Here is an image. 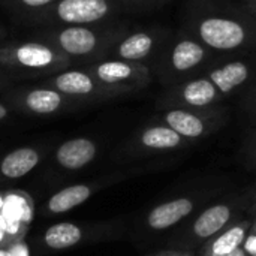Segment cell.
<instances>
[{
    "mask_svg": "<svg viewBox=\"0 0 256 256\" xmlns=\"http://www.w3.org/2000/svg\"><path fill=\"white\" fill-rule=\"evenodd\" d=\"M186 30L216 52L256 48V20L246 10L213 0H194Z\"/></svg>",
    "mask_w": 256,
    "mask_h": 256,
    "instance_id": "obj_1",
    "label": "cell"
},
{
    "mask_svg": "<svg viewBox=\"0 0 256 256\" xmlns=\"http://www.w3.org/2000/svg\"><path fill=\"white\" fill-rule=\"evenodd\" d=\"M218 62L216 51L210 50L184 30V33H177L170 38L168 44L150 68L168 88L204 75Z\"/></svg>",
    "mask_w": 256,
    "mask_h": 256,
    "instance_id": "obj_2",
    "label": "cell"
},
{
    "mask_svg": "<svg viewBox=\"0 0 256 256\" xmlns=\"http://www.w3.org/2000/svg\"><path fill=\"white\" fill-rule=\"evenodd\" d=\"M126 33L124 27L96 30L88 26H68L57 32L54 39L57 50L66 57H99L111 51Z\"/></svg>",
    "mask_w": 256,
    "mask_h": 256,
    "instance_id": "obj_3",
    "label": "cell"
},
{
    "mask_svg": "<svg viewBox=\"0 0 256 256\" xmlns=\"http://www.w3.org/2000/svg\"><path fill=\"white\" fill-rule=\"evenodd\" d=\"M156 120L176 130L186 141L194 142L219 130L226 122V111L220 106L210 110L166 108L160 110Z\"/></svg>",
    "mask_w": 256,
    "mask_h": 256,
    "instance_id": "obj_4",
    "label": "cell"
},
{
    "mask_svg": "<svg viewBox=\"0 0 256 256\" xmlns=\"http://www.w3.org/2000/svg\"><path fill=\"white\" fill-rule=\"evenodd\" d=\"M88 72L106 88L118 96L140 92L152 82V68L142 63H132L118 58H108L94 63Z\"/></svg>",
    "mask_w": 256,
    "mask_h": 256,
    "instance_id": "obj_5",
    "label": "cell"
},
{
    "mask_svg": "<svg viewBox=\"0 0 256 256\" xmlns=\"http://www.w3.org/2000/svg\"><path fill=\"white\" fill-rule=\"evenodd\" d=\"M225 98L216 86L206 76H196L168 87L158 99V108H188V110H210L220 106Z\"/></svg>",
    "mask_w": 256,
    "mask_h": 256,
    "instance_id": "obj_6",
    "label": "cell"
},
{
    "mask_svg": "<svg viewBox=\"0 0 256 256\" xmlns=\"http://www.w3.org/2000/svg\"><path fill=\"white\" fill-rule=\"evenodd\" d=\"M171 36L172 33L164 27L128 32L114 44L110 52L112 54V58L142 64L148 63L150 66L165 48Z\"/></svg>",
    "mask_w": 256,
    "mask_h": 256,
    "instance_id": "obj_7",
    "label": "cell"
},
{
    "mask_svg": "<svg viewBox=\"0 0 256 256\" xmlns=\"http://www.w3.org/2000/svg\"><path fill=\"white\" fill-rule=\"evenodd\" d=\"M68 57L57 48L40 42H22L0 48V66L24 70H54L66 66Z\"/></svg>",
    "mask_w": 256,
    "mask_h": 256,
    "instance_id": "obj_8",
    "label": "cell"
},
{
    "mask_svg": "<svg viewBox=\"0 0 256 256\" xmlns=\"http://www.w3.org/2000/svg\"><path fill=\"white\" fill-rule=\"evenodd\" d=\"M243 210L242 200L222 201L207 207L190 224L184 234L186 244L204 246L208 240L216 237L231 224H234Z\"/></svg>",
    "mask_w": 256,
    "mask_h": 256,
    "instance_id": "obj_9",
    "label": "cell"
},
{
    "mask_svg": "<svg viewBox=\"0 0 256 256\" xmlns=\"http://www.w3.org/2000/svg\"><path fill=\"white\" fill-rule=\"evenodd\" d=\"M220 92L224 98L248 87L256 78V60L234 58L222 60L204 74Z\"/></svg>",
    "mask_w": 256,
    "mask_h": 256,
    "instance_id": "obj_10",
    "label": "cell"
},
{
    "mask_svg": "<svg viewBox=\"0 0 256 256\" xmlns=\"http://www.w3.org/2000/svg\"><path fill=\"white\" fill-rule=\"evenodd\" d=\"M190 142L186 141L176 130L164 123H153L142 128L132 140L130 152L136 156L162 154L168 152H177L188 147Z\"/></svg>",
    "mask_w": 256,
    "mask_h": 256,
    "instance_id": "obj_11",
    "label": "cell"
},
{
    "mask_svg": "<svg viewBox=\"0 0 256 256\" xmlns=\"http://www.w3.org/2000/svg\"><path fill=\"white\" fill-rule=\"evenodd\" d=\"M114 10L112 0H60L52 14L68 26H90L106 20Z\"/></svg>",
    "mask_w": 256,
    "mask_h": 256,
    "instance_id": "obj_12",
    "label": "cell"
},
{
    "mask_svg": "<svg viewBox=\"0 0 256 256\" xmlns=\"http://www.w3.org/2000/svg\"><path fill=\"white\" fill-rule=\"evenodd\" d=\"M52 87L63 96L102 100L118 96L116 92L102 86L88 70H64L52 78Z\"/></svg>",
    "mask_w": 256,
    "mask_h": 256,
    "instance_id": "obj_13",
    "label": "cell"
},
{
    "mask_svg": "<svg viewBox=\"0 0 256 256\" xmlns=\"http://www.w3.org/2000/svg\"><path fill=\"white\" fill-rule=\"evenodd\" d=\"M198 207V198L192 196H182L176 200L165 201L162 204L154 206L146 216L147 228L153 231H166L188 216H190Z\"/></svg>",
    "mask_w": 256,
    "mask_h": 256,
    "instance_id": "obj_14",
    "label": "cell"
},
{
    "mask_svg": "<svg viewBox=\"0 0 256 256\" xmlns=\"http://www.w3.org/2000/svg\"><path fill=\"white\" fill-rule=\"evenodd\" d=\"M252 224L254 218H243L236 220L216 237L208 240L204 246H201L200 256H222L237 250L243 246Z\"/></svg>",
    "mask_w": 256,
    "mask_h": 256,
    "instance_id": "obj_15",
    "label": "cell"
},
{
    "mask_svg": "<svg viewBox=\"0 0 256 256\" xmlns=\"http://www.w3.org/2000/svg\"><path fill=\"white\" fill-rule=\"evenodd\" d=\"M96 154H98L96 142L81 136L63 142L56 152V160L62 168L68 171H76L92 164Z\"/></svg>",
    "mask_w": 256,
    "mask_h": 256,
    "instance_id": "obj_16",
    "label": "cell"
},
{
    "mask_svg": "<svg viewBox=\"0 0 256 256\" xmlns=\"http://www.w3.org/2000/svg\"><path fill=\"white\" fill-rule=\"evenodd\" d=\"M40 156L33 147H20L8 153L0 162V172L6 178H21L39 164Z\"/></svg>",
    "mask_w": 256,
    "mask_h": 256,
    "instance_id": "obj_17",
    "label": "cell"
},
{
    "mask_svg": "<svg viewBox=\"0 0 256 256\" xmlns=\"http://www.w3.org/2000/svg\"><path fill=\"white\" fill-rule=\"evenodd\" d=\"M98 189V186H92V184H74V186H68L58 192H56L50 200H48V210L54 214H62V213H68L70 210H74L75 207L84 204L92 195L93 192Z\"/></svg>",
    "mask_w": 256,
    "mask_h": 256,
    "instance_id": "obj_18",
    "label": "cell"
},
{
    "mask_svg": "<svg viewBox=\"0 0 256 256\" xmlns=\"http://www.w3.org/2000/svg\"><path fill=\"white\" fill-rule=\"evenodd\" d=\"M22 104L33 114L48 116L57 112L63 106L64 98L56 88L40 87L28 90L22 98Z\"/></svg>",
    "mask_w": 256,
    "mask_h": 256,
    "instance_id": "obj_19",
    "label": "cell"
},
{
    "mask_svg": "<svg viewBox=\"0 0 256 256\" xmlns=\"http://www.w3.org/2000/svg\"><path fill=\"white\" fill-rule=\"evenodd\" d=\"M84 237L81 226L72 222H60L50 226L44 234V244L52 250H64L76 246Z\"/></svg>",
    "mask_w": 256,
    "mask_h": 256,
    "instance_id": "obj_20",
    "label": "cell"
},
{
    "mask_svg": "<svg viewBox=\"0 0 256 256\" xmlns=\"http://www.w3.org/2000/svg\"><path fill=\"white\" fill-rule=\"evenodd\" d=\"M243 110L256 124V78L243 92Z\"/></svg>",
    "mask_w": 256,
    "mask_h": 256,
    "instance_id": "obj_21",
    "label": "cell"
},
{
    "mask_svg": "<svg viewBox=\"0 0 256 256\" xmlns=\"http://www.w3.org/2000/svg\"><path fill=\"white\" fill-rule=\"evenodd\" d=\"M243 153H244V160H246L248 166L252 170H256V124L244 141Z\"/></svg>",
    "mask_w": 256,
    "mask_h": 256,
    "instance_id": "obj_22",
    "label": "cell"
},
{
    "mask_svg": "<svg viewBox=\"0 0 256 256\" xmlns=\"http://www.w3.org/2000/svg\"><path fill=\"white\" fill-rule=\"evenodd\" d=\"M242 248L244 249L248 256H256V232L249 231V234H248V237H246Z\"/></svg>",
    "mask_w": 256,
    "mask_h": 256,
    "instance_id": "obj_23",
    "label": "cell"
},
{
    "mask_svg": "<svg viewBox=\"0 0 256 256\" xmlns=\"http://www.w3.org/2000/svg\"><path fill=\"white\" fill-rule=\"evenodd\" d=\"M56 0H18L20 4L30 8V9H39V8H45L51 3H54Z\"/></svg>",
    "mask_w": 256,
    "mask_h": 256,
    "instance_id": "obj_24",
    "label": "cell"
},
{
    "mask_svg": "<svg viewBox=\"0 0 256 256\" xmlns=\"http://www.w3.org/2000/svg\"><path fill=\"white\" fill-rule=\"evenodd\" d=\"M152 256H195L192 250H162Z\"/></svg>",
    "mask_w": 256,
    "mask_h": 256,
    "instance_id": "obj_25",
    "label": "cell"
},
{
    "mask_svg": "<svg viewBox=\"0 0 256 256\" xmlns=\"http://www.w3.org/2000/svg\"><path fill=\"white\" fill-rule=\"evenodd\" d=\"M129 3L134 4H140V6H159L162 3H165L166 0H126Z\"/></svg>",
    "mask_w": 256,
    "mask_h": 256,
    "instance_id": "obj_26",
    "label": "cell"
},
{
    "mask_svg": "<svg viewBox=\"0 0 256 256\" xmlns=\"http://www.w3.org/2000/svg\"><path fill=\"white\" fill-rule=\"evenodd\" d=\"M244 10L256 20V0H244Z\"/></svg>",
    "mask_w": 256,
    "mask_h": 256,
    "instance_id": "obj_27",
    "label": "cell"
},
{
    "mask_svg": "<svg viewBox=\"0 0 256 256\" xmlns=\"http://www.w3.org/2000/svg\"><path fill=\"white\" fill-rule=\"evenodd\" d=\"M8 114H9V110L6 108V105H3V104L0 102V122L4 120V118L8 117Z\"/></svg>",
    "mask_w": 256,
    "mask_h": 256,
    "instance_id": "obj_28",
    "label": "cell"
},
{
    "mask_svg": "<svg viewBox=\"0 0 256 256\" xmlns=\"http://www.w3.org/2000/svg\"><path fill=\"white\" fill-rule=\"evenodd\" d=\"M222 256H248V254L244 252V249H243V248H238L237 250H234V252H231V254H226V255H222Z\"/></svg>",
    "mask_w": 256,
    "mask_h": 256,
    "instance_id": "obj_29",
    "label": "cell"
},
{
    "mask_svg": "<svg viewBox=\"0 0 256 256\" xmlns=\"http://www.w3.org/2000/svg\"><path fill=\"white\" fill-rule=\"evenodd\" d=\"M0 256H12V254L6 249H0Z\"/></svg>",
    "mask_w": 256,
    "mask_h": 256,
    "instance_id": "obj_30",
    "label": "cell"
},
{
    "mask_svg": "<svg viewBox=\"0 0 256 256\" xmlns=\"http://www.w3.org/2000/svg\"><path fill=\"white\" fill-rule=\"evenodd\" d=\"M250 200H252V202H256V186L255 189L250 192Z\"/></svg>",
    "mask_w": 256,
    "mask_h": 256,
    "instance_id": "obj_31",
    "label": "cell"
},
{
    "mask_svg": "<svg viewBox=\"0 0 256 256\" xmlns=\"http://www.w3.org/2000/svg\"><path fill=\"white\" fill-rule=\"evenodd\" d=\"M250 213L256 214V202H252V204H250Z\"/></svg>",
    "mask_w": 256,
    "mask_h": 256,
    "instance_id": "obj_32",
    "label": "cell"
},
{
    "mask_svg": "<svg viewBox=\"0 0 256 256\" xmlns=\"http://www.w3.org/2000/svg\"><path fill=\"white\" fill-rule=\"evenodd\" d=\"M250 231H252V232H256V218L254 219V224H252V228H250Z\"/></svg>",
    "mask_w": 256,
    "mask_h": 256,
    "instance_id": "obj_33",
    "label": "cell"
}]
</instances>
